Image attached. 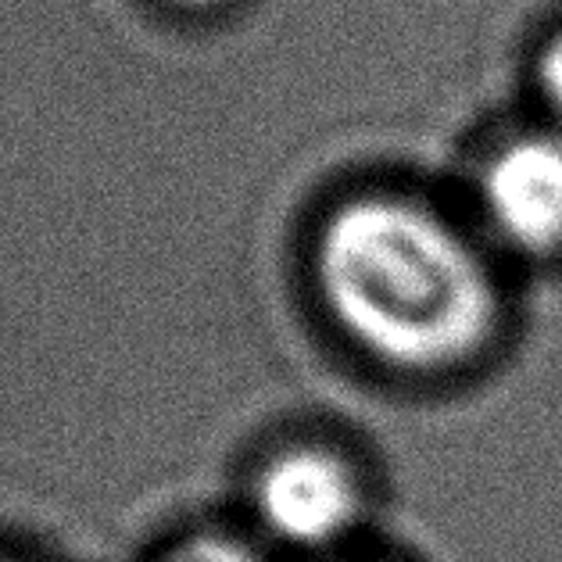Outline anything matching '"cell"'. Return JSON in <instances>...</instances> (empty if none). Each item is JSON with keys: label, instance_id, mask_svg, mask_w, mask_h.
Instances as JSON below:
<instances>
[{"label": "cell", "instance_id": "6da1fadb", "mask_svg": "<svg viewBox=\"0 0 562 562\" xmlns=\"http://www.w3.org/2000/svg\"><path fill=\"white\" fill-rule=\"evenodd\" d=\"M315 283L355 348L413 376L480 359L505 308L484 248L448 215L402 194H362L326 215Z\"/></svg>", "mask_w": 562, "mask_h": 562}, {"label": "cell", "instance_id": "7a4b0ae2", "mask_svg": "<svg viewBox=\"0 0 562 562\" xmlns=\"http://www.w3.org/2000/svg\"><path fill=\"white\" fill-rule=\"evenodd\" d=\"M480 212L505 248L527 258L562 255V130L498 144L476 180Z\"/></svg>", "mask_w": 562, "mask_h": 562}, {"label": "cell", "instance_id": "3957f363", "mask_svg": "<svg viewBox=\"0 0 562 562\" xmlns=\"http://www.w3.org/2000/svg\"><path fill=\"white\" fill-rule=\"evenodd\" d=\"M269 533L294 548H326L362 519V484L337 451L301 445L272 459L255 484Z\"/></svg>", "mask_w": 562, "mask_h": 562}, {"label": "cell", "instance_id": "277c9868", "mask_svg": "<svg viewBox=\"0 0 562 562\" xmlns=\"http://www.w3.org/2000/svg\"><path fill=\"white\" fill-rule=\"evenodd\" d=\"M166 562H258L248 544L226 533H201V538L183 541Z\"/></svg>", "mask_w": 562, "mask_h": 562}, {"label": "cell", "instance_id": "5b68a950", "mask_svg": "<svg viewBox=\"0 0 562 562\" xmlns=\"http://www.w3.org/2000/svg\"><path fill=\"white\" fill-rule=\"evenodd\" d=\"M538 87H541V98L548 104V112L555 115L559 130H562V30L552 40H548L544 50H541Z\"/></svg>", "mask_w": 562, "mask_h": 562}, {"label": "cell", "instance_id": "8992f818", "mask_svg": "<svg viewBox=\"0 0 562 562\" xmlns=\"http://www.w3.org/2000/svg\"><path fill=\"white\" fill-rule=\"evenodd\" d=\"M169 4H176V8H212V4H218V0H169Z\"/></svg>", "mask_w": 562, "mask_h": 562}]
</instances>
